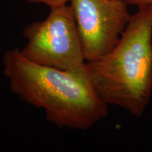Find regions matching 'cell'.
Here are the masks:
<instances>
[{
  "mask_svg": "<svg viewBox=\"0 0 152 152\" xmlns=\"http://www.w3.org/2000/svg\"><path fill=\"white\" fill-rule=\"evenodd\" d=\"M3 73L13 94L42 109L58 128L85 130L107 116L108 105L85 71L74 73L39 65L23 56L18 47L2 57Z\"/></svg>",
  "mask_w": 152,
  "mask_h": 152,
  "instance_id": "obj_1",
  "label": "cell"
},
{
  "mask_svg": "<svg viewBox=\"0 0 152 152\" xmlns=\"http://www.w3.org/2000/svg\"><path fill=\"white\" fill-rule=\"evenodd\" d=\"M86 70L106 104L141 117L152 94V4L138 7L116 46Z\"/></svg>",
  "mask_w": 152,
  "mask_h": 152,
  "instance_id": "obj_2",
  "label": "cell"
},
{
  "mask_svg": "<svg viewBox=\"0 0 152 152\" xmlns=\"http://www.w3.org/2000/svg\"><path fill=\"white\" fill-rule=\"evenodd\" d=\"M50 9L45 20L25 27L23 35L27 44L20 52L39 65L74 73L85 71L87 62L71 7Z\"/></svg>",
  "mask_w": 152,
  "mask_h": 152,
  "instance_id": "obj_3",
  "label": "cell"
},
{
  "mask_svg": "<svg viewBox=\"0 0 152 152\" xmlns=\"http://www.w3.org/2000/svg\"><path fill=\"white\" fill-rule=\"evenodd\" d=\"M128 5L125 0H71L87 63L101 59L116 46L130 21Z\"/></svg>",
  "mask_w": 152,
  "mask_h": 152,
  "instance_id": "obj_4",
  "label": "cell"
},
{
  "mask_svg": "<svg viewBox=\"0 0 152 152\" xmlns=\"http://www.w3.org/2000/svg\"><path fill=\"white\" fill-rule=\"evenodd\" d=\"M27 2L30 4H44L51 8L66 5L71 2V0H26Z\"/></svg>",
  "mask_w": 152,
  "mask_h": 152,
  "instance_id": "obj_5",
  "label": "cell"
},
{
  "mask_svg": "<svg viewBox=\"0 0 152 152\" xmlns=\"http://www.w3.org/2000/svg\"><path fill=\"white\" fill-rule=\"evenodd\" d=\"M128 5H134L137 7L143 5L152 4V0H125Z\"/></svg>",
  "mask_w": 152,
  "mask_h": 152,
  "instance_id": "obj_6",
  "label": "cell"
}]
</instances>
